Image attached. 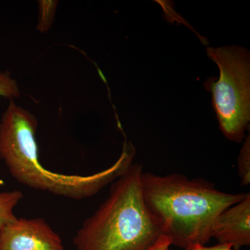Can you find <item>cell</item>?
<instances>
[{
	"mask_svg": "<svg viewBox=\"0 0 250 250\" xmlns=\"http://www.w3.org/2000/svg\"><path fill=\"white\" fill-rule=\"evenodd\" d=\"M172 246V242L168 237L161 235L157 240L152 245L146 250H169L170 247ZM185 250H241L233 249L232 247L229 245H220L217 244L216 246L207 247L206 246H196L190 247Z\"/></svg>",
	"mask_w": 250,
	"mask_h": 250,
	"instance_id": "obj_8",
	"label": "cell"
},
{
	"mask_svg": "<svg viewBox=\"0 0 250 250\" xmlns=\"http://www.w3.org/2000/svg\"><path fill=\"white\" fill-rule=\"evenodd\" d=\"M207 54L218 65L217 82L207 80L213 105L225 137L241 143L250 119V54L239 47H208Z\"/></svg>",
	"mask_w": 250,
	"mask_h": 250,
	"instance_id": "obj_3",
	"label": "cell"
},
{
	"mask_svg": "<svg viewBox=\"0 0 250 250\" xmlns=\"http://www.w3.org/2000/svg\"><path fill=\"white\" fill-rule=\"evenodd\" d=\"M141 164L112 183L109 195L74 237L76 250H146L162 234L143 198Z\"/></svg>",
	"mask_w": 250,
	"mask_h": 250,
	"instance_id": "obj_2",
	"label": "cell"
},
{
	"mask_svg": "<svg viewBox=\"0 0 250 250\" xmlns=\"http://www.w3.org/2000/svg\"><path fill=\"white\" fill-rule=\"evenodd\" d=\"M21 96L17 82L11 78L9 71H0V98H13Z\"/></svg>",
	"mask_w": 250,
	"mask_h": 250,
	"instance_id": "obj_9",
	"label": "cell"
},
{
	"mask_svg": "<svg viewBox=\"0 0 250 250\" xmlns=\"http://www.w3.org/2000/svg\"><path fill=\"white\" fill-rule=\"evenodd\" d=\"M57 4L55 1H40V19L38 28L42 32L48 30L52 25Z\"/></svg>",
	"mask_w": 250,
	"mask_h": 250,
	"instance_id": "obj_10",
	"label": "cell"
},
{
	"mask_svg": "<svg viewBox=\"0 0 250 250\" xmlns=\"http://www.w3.org/2000/svg\"><path fill=\"white\" fill-rule=\"evenodd\" d=\"M141 183L145 203L162 234L184 250L206 246L218 215L250 193L220 191L205 179L176 173L143 172Z\"/></svg>",
	"mask_w": 250,
	"mask_h": 250,
	"instance_id": "obj_1",
	"label": "cell"
},
{
	"mask_svg": "<svg viewBox=\"0 0 250 250\" xmlns=\"http://www.w3.org/2000/svg\"><path fill=\"white\" fill-rule=\"evenodd\" d=\"M0 250H63V246L43 218H16L0 229Z\"/></svg>",
	"mask_w": 250,
	"mask_h": 250,
	"instance_id": "obj_4",
	"label": "cell"
},
{
	"mask_svg": "<svg viewBox=\"0 0 250 250\" xmlns=\"http://www.w3.org/2000/svg\"><path fill=\"white\" fill-rule=\"evenodd\" d=\"M22 197V192L20 190L0 192V229L17 218L14 209Z\"/></svg>",
	"mask_w": 250,
	"mask_h": 250,
	"instance_id": "obj_6",
	"label": "cell"
},
{
	"mask_svg": "<svg viewBox=\"0 0 250 250\" xmlns=\"http://www.w3.org/2000/svg\"><path fill=\"white\" fill-rule=\"evenodd\" d=\"M211 238L233 249L250 246V193L218 215L211 228Z\"/></svg>",
	"mask_w": 250,
	"mask_h": 250,
	"instance_id": "obj_5",
	"label": "cell"
},
{
	"mask_svg": "<svg viewBox=\"0 0 250 250\" xmlns=\"http://www.w3.org/2000/svg\"><path fill=\"white\" fill-rule=\"evenodd\" d=\"M238 172L242 185L250 184V137H246L238 157Z\"/></svg>",
	"mask_w": 250,
	"mask_h": 250,
	"instance_id": "obj_7",
	"label": "cell"
}]
</instances>
